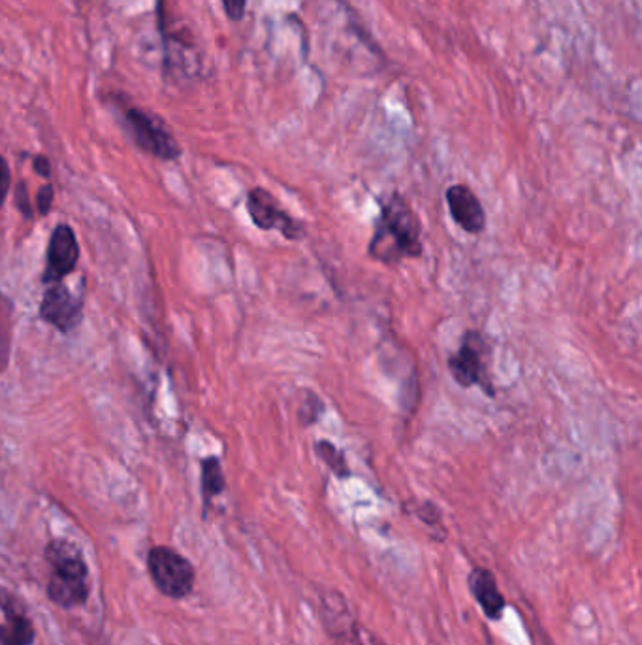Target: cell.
Wrapping results in <instances>:
<instances>
[{
	"instance_id": "cell-1",
	"label": "cell",
	"mask_w": 642,
	"mask_h": 645,
	"mask_svg": "<svg viewBox=\"0 0 642 645\" xmlns=\"http://www.w3.org/2000/svg\"><path fill=\"white\" fill-rule=\"evenodd\" d=\"M422 226L406 196L394 193L380 204L379 218L375 221L374 236L369 240V258L379 263L399 264L406 259L422 255Z\"/></svg>"
},
{
	"instance_id": "cell-2",
	"label": "cell",
	"mask_w": 642,
	"mask_h": 645,
	"mask_svg": "<svg viewBox=\"0 0 642 645\" xmlns=\"http://www.w3.org/2000/svg\"><path fill=\"white\" fill-rule=\"evenodd\" d=\"M44 555L51 566L48 598L61 608L83 606L91 593V583L82 550L70 540L57 538L45 545Z\"/></svg>"
},
{
	"instance_id": "cell-3",
	"label": "cell",
	"mask_w": 642,
	"mask_h": 645,
	"mask_svg": "<svg viewBox=\"0 0 642 645\" xmlns=\"http://www.w3.org/2000/svg\"><path fill=\"white\" fill-rule=\"evenodd\" d=\"M147 571L156 589L169 598L183 601L193 593L196 582L193 563L172 547L166 545L151 547L147 553Z\"/></svg>"
},
{
	"instance_id": "cell-4",
	"label": "cell",
	"mask_w": 642,
	"mask_h": 645,
	"mask_svg": "<svg viewBox=\"0 0 642 645\" xmlns=\"http://www.w3.org/2000/svg\"><path fill=\"white\" fill-rule=\"evenodd\" d=\"M490 345L479 331H468L461 339L460 347L449 359V370L455 382L461 387H480L485 395L493 396L492 377L488 372Z\"/></svg>"
},
{
	"instance_id": "cell-5",
	"label": "cell",
	"mask_w": 642,
	"mask_h": 645,
	"mask_svg": "<svg viewBox=\"0 0 642 645\" xmlns=\"http://www.w3.org/2000/svg\"><path fill=\"white\" fill-rule=\"evenodd\" d=\"M123 123L132 142L151 158L175 161L182 155V145L172 137L169 127L153 113L142 108H129L123 113Z\"/></svg>"
},
{
	"instance_id": "cell-6",
	"label": "cell",
	"mask_w": 642,
	"mask_h": 645,
	"mask_svg": "<svg viewBox=\"0 0 642 645\" xmlns=\"http://www.w3.org/2000/svg\"><path fill=\"white\" fill-rule=\"evenodd\" d=\"M247 212L251 221L261 231H277L287 240H302L306 236L304 223L294 220L287 210H283L279 201L266 189H251L247 193Z\"/></svg>"
},
{
	"instance_id": "cell-7",
	"label": "cell",
	"mask_w": 642,
	"mask_h": 645,
	"mask_svg": "<svg viewBox=\"0 0 642 645\" xmlns=\"http://www.w3.org/2000/svg\"><path fill=\"white\" fill-rule=\"evenodd\" d=\"M78 261H80V242L75 239L74 229L67 223H59L48 242L42 282L48 285L63 282L64 278L74 272Z\"/></svg>"
},
{
	"instance_id": "cell-8",
	"label": "cell",
	"mask_w": 642,
	"mask_h": 645,
	"mask_svg": "<svg viewBox=\"0 0 642 645\" xmlns=\"http://www.w3.org/2000/svg\"><path fill=\"white\" fill-rule=\"evenodd\" d=\"M38 315L57 331L70 334L82 321L83 302L63 282L51 283L40 301Z\"/></svg>"
},
{
	"instance_id": "cell-9",
	"label": "cell",
	"mask_w": 642,
	"mask_h": 645,
	"mask_svg": "<svg viewBox=\"0 0 642 645\" xmlns=\"http://www.w3.org/2000/svg\"><path fill=\"white\" fill-rule=\"evenodd\" d=\"M447 204L456 225L468 234H480L487 226V213L479 196L466 183H455L447 189Z\"/></svg>"
},
{
	"instance_id": "cell-10",
	"label": "cell",
	"mask_w": 642,
	"mask_h": 645,
	"mask_svg": "<svg viewBox=\"0 0 642 645\" xmlns=\"http://www.w3.org/2000/svg\"><path fill=\"white\" fill-rule=\"evenodd\" d=\"M2 627H0V642L2 645H32L34 644V625L31 617L27 615L23 604L19 598L2 591Z\"/></svg>"
},
{
	"instance_id": "cell-11",
	"label": "cell",
	"mask_w": 642,
	"mask_h": 645,
	"mask_svg": "<svg viewBox=\"0 0 642 645\" xmlns=\"http://www.w3.org/2000/svg\"><path fill=\"white\" fill-rule=\"evenodd\" d=\"M469 591L475 596V601L479 602L480 609L485 612L488 619L499 621L501 615L506 612L507 602L506 596L501 595L499 591L496 576L488 568L477 566L469 574Z\"/></svg>"
},
{
	"instance_id": "cell-12",
	"label": "cell",
	"mask_w": 642,
	"mask_h": 645,
	"mask_svg": "<svg viewBox=\"0 0 642 645\" xmlns=\"http://www.w3.org/2000/svg\"><path fill=\"white\" fill-rule=\"evenodd\" d=\"M200 472H202V474H200L202 496H204V502H206L207 506L215 496L223 495V491L226 488L223 464H221L218 457L202 458V463H200Z\"/></svg>"
},
{
	"instance_id": "cell-13",
	"label": "cell",
	"mask_w": 642,
	"mask_h": 645,
	"mask_svg": "<svg viewBox=\"0 0 642 645\" xmlns=\"http://www.w3.org/2000/svg\"><path fill=\"white\" fill-rule=\"evenodd\" d=\"M315 453L318 457L323 458V463L330 468L334 474H336L339 480H345V477L350 476L349 466H347V458H345L344 452L336 447V445L328 442V440H318L317 445H315Z\"/></svg>"
},
{
	"instance_id": "cell-14",
	"label": "cell",
	"mask_w": 642,
	"mask_h": 645,
	"mask_svg": "<svg viewBox=\"0 0 642 645\" xmlns=\"http://www.w3.org/2000/svg\"><path fill=\"white\" fill-rule=\"evenodd\" d=\"M323 412H325V404L320 401V396L307 393V399H304L299 407V421L306 426L313 425L317 423Z\"/></svg>"
},
{
	"instance_id": "cell-15",
	"label": "cell",
	"mask_w": 642,
	"mask_h": 645,
	"mask_svg": "<svg viewBox=\"0 0 642 645\" xmlns=\"http://www.w3.org/2000/svg\"><path fill=\"white\" fill-rule=\"evenodd\" d=\"M53 199H55V191H53L51 183H44L42 188L38 189L37 208L40 215H48L51 212Z\"/></svg>"
},
{
	"instance_id": "cell-16",
	"label": "cell",
	"mask_w": 642,
	"mask_h": 645,
	"mask_svg": "<svg viewBox=\"0 0 642 645\" xmlns=\"http://www.w3.org/2000/svg\"><path fill=\"white\" fill-rule=\"evenodd\" d=\"M16 208L26 215L27 220H31V196H29V191H27L26 182H19L18 188H16Z\"/></svg>"
},
{
	"instance_id": "cell-17",
	"label": "cell",
	"mask_w": 642,
	"mask_h": 645,
	"mask_svg": "<svg viewBox=\"0 0 642 645\" xmlns=\"http://www.w3.org/2000/svg\"><path fill=\"white\" fill-rule=\"evenodd\" d=\"M223 7L232 21H240L245 16V0H223Z\"/></svg>"
},
{
	"instance_id": "cell-18",
	"label": "cell",
	"mask_w": 642,
	"mask_h": 645,
	"mask_svg": "<svg viewBox=\"0 0 642 645\" xmlns=\"http://www.w3.org/2000/svg\"><path fill=\"white\" fill-rule=\"evenodd\" d=\"M32 169H34V172H37L38 175H42V178H50V159L44 158V155H37V158L32 159Z\"/></svg>"
},
{
	"instance_id": "cell-19",
	"label": "cell",
	"mask_w": 642,
	"mask_h": 645,
	"mask_svg": "<svg viewBox=\"0 0 642 645\" xmlns=\"http://www.w3.org/2000/svg\"><path fill=\"white\" fill-rule=\"evenodd\" d=\"M10 191V169H8V163L4 161V193Z\"/></svg>"
}]
</instances>
